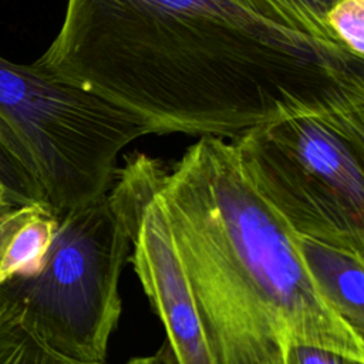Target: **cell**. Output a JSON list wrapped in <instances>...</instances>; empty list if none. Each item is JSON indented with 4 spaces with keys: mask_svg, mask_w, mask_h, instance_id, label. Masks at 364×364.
Segmentation results:
<instances>
[{
    "mask_svg": "<svg viewBox=\"0 0 364 364\" xmlns=\"http://www.w3.org/2000/svg\"><path fill=\"white\" fill-rule=\"evenodd\" d=\"M132 232L108 193L63 215L40 267L0 284V301L21 307L57 353L104 363L121 316L118 280Z\"/></svg>",
    "mask_w": 364,
    "mask_h": 364,
    "instance_id": "5",
    "label": "cell"
},
{
    "mask_svg": "<svg viewBox=\"0 0 364 364\" xmlns=\"http://www.w3.org/2000/svg\"><path fill=\"white\" fill-rule=\"evenodd\" d=\"M0 364H107L68 358L33 330L20 306L0 301Z\"/></svg>",
    "mask_w": 364,
    "mask_h": 364,
    "instance_id": "9",
    "label": "cell"
},
{
    "mask_svg": "<svg viewBox=\"0 0 364 364\" xmlns=\"http://www.w3.org/2000/svg\"><path fill=\"white\" fill-rule=\"evenodd\" d=\"M125 364H175L172 360V355L166 347V344H164L161 347L159 351H156L152 355H144V357H134L129 361H127Z\"/></svg>",
    "mask_w": 364,
    "mask_h": 364,
    "instance_id": "14",
    "label": "cell"
},
{
    "mask_svg": "<svg viewBox=\"0 0 364 364\" xmlns=\"http://www.w3.org/2000/svg\"><path fill=\"white\" fill-rule=\"evenodd\" d=\"M0 115L26 149L57 213L107 195L119 152L152 134L139 115L46 70L0 57Z\"/></svg>",
    "mask_w": 364,
    "mask_h": 364,
    "instance_id": "3",
    "label": "cell"
},
{
    "mask_svg": "<svg viewBox=\"0 0 364 364\" xmlns=\"http://www.w3.org/2000/svg\"><path fill=\"white\" fill-rule=\"evenodd\" d=\"M4 206H10L9 202H7V196L4 193V191L0 188V209L4 208Z\"/></svg>",
    "mask_w": 364,
    "mask_h": 364,
    "instance_id": "15",
    "label": "cell"
},
{
    "mask_svg": "<svg viewBox=\"0 0 364 364\" xmlns=\"http://www.w3.org/2000/svg\"><path fill=\"white\" fill-rule=\"evenodd\" d=\"M326 26L343 48L364 58V0H338L328 10Z\"/></svg>",
    "mask_w": 364,
    "mask_h": 364,
    "instance_id": "12",
    "label": "cell"
},
{
    "mask_svg": "<svg viewBox=\"0 0 364 364\" xmlns=\"http://www.w3.org/2000/svg\"><path fill=\"white\" fill-rule=\"evenodd\" d=\"M317 290L343 321L364 338V255L296 235Z\"/></svg>",
    "mask_w": 364,
    "mask_h": 364,
    "instance_id": "7",
    "label": "cell"
},
{
    "mask_svg": "<svg viewBox=\"0 0 364 364\" xmlns=\"http://www.w3.org/2000/svg\"><path fill=\"white\" fill-rule=\"evenodd\" d=\"M267 21L309 34L318 40L337 43L327 26L326 16L338 0H232ZM338 44V43H337Z\"/></svg>",
    "mask_w": 364,
    "mask_h": 364,
    "instance_id": "10",
    "label": "cell"
},
{
    "mask_svg": "<svg viewBox=\"0 0 364 364\" xmlns=\"http://www.w3.org/2000/svg\"><path fill=\"white\" fill-rule=\"evenodd\" d=\"M57 225L58 215L43 202L0 209V284L40 267Z\"/></svg>",
    "mask_w": 364,
    "mask_h": 364,
    "instance_id": "8",
    "label": "cell"
},
{
    "mask_svg": "<svg viewBox=\"0 0 364 364\" xmlns=\"http://www.w3.org/2000/svg\"><path fill=\"white\" fill-rule=\"evenodd\" d=\"M37 67L144 118L233 139L277 119L364 118V58L232 0H67Z\"/></svg>",
    "mask_w": 364,
    "mask_h": 364,
    "instance_id": "1",
    "label": "cell"
},
{
    "mask_svg": "<svg viewBox=\"0 0 364 364\" xmlns=\"http://www.w3.org/2000/svg\"><path fill=\"white\" fill-rule=\"evenodd\" d=\"M158 196L218 364H284L291 344L364 361V338L323 299L230 141L200 136Z\"/></svg>",
    "mask_w": 364,
    "mask_h": 364,
    "instance_id": "2",
    "label": "cell"
},
{
    "mask_svg": "<svg viewBox=\"0 0 364 364\" xmlns=\"http://www.w3.org/2000/svg\"><path fill=\"white\" fill-rule=\"evenodd\" d=\"M284 364H364V361L316 346L291 344Z\"/></svg>",
    "mask_w": 364,
    "mask_h": 364,
    "instance_id": "13",
    "label": "cell"
},
{
    "mask_svg": "<svg viewBox=\"0 0 364 364\" xmlns=\"http://www.w3.org/2000/svg\"><path fill=\"white\" fill-rule=\"evenodd\" d=\"M230 144L255 189L296 235L364 255V118L290 117Z\"/></svg>",
    "mask_w": 364,
    "mask_h": 364,
    "instance_id": "4",
    "label": "cell"
},
{
    "mask_svg": "<svg viewBox=\"0 0 364 364\" xmlns=\"http://www.w3.org/2000/svg\"><path fill=\"white\" fill-rule=\"evenodd\" d=\"M0 188L10 206L44 202L41 188L33 172L21 142L0 115ZM47 205V203H46Z\"/></svg>",
    "mask_w": 364,
    "mask_h": 364,
    "instance_id": "11",
    "label": "cell"
},
{
    "mask_svg": "<svg viewBox=\"0 0 364 364\" xmlns=\"http://www.w3.org/2000/svg\"><path fill=\"white\" fill-rule=\"evenodd\" d=\"M161 178L142 208L132 236L131 262L154 311L164 324L165 344L173 363L218 364L158 196Z\"/></svg>",
    "mask_w": 364,
    "mask_h": 364,
    "instance_id": "6",
    "label": "cell"
}]
</instances>
